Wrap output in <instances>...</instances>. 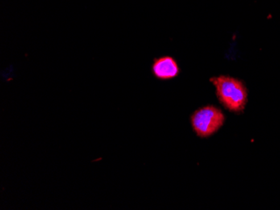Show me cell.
Masks as SVG:
<instances>
[{"mask_svg": "<svg viewBox=\"0 0 280 210\" xmlns=\"http://www.w3.org/2000/svg\"><path fill=\"white\" fill-rule=\"evenodd\" d=\"M216 87V94L220 102L230 112L244 111L248 101V90L242 80L229 76L211 78Z\"/></svg>", "mask_w": 280, "mask_h": 210, "instance_id": "1", "label": "cell"}, {"mask_svg": "<svg viewBox=\"0 0 280 210\" xmlns=\"http://www.w3.org/2000/svg\"><path fill=\"white\" fill-rule=\"evenodd\" d=\"M190 120L195 134L198 137H207L223 127L225 117L218 108L207 106L193 112Z\"/></svg>", "mask_w": 280, "mask_h": 210, "instance_id": "2", "label": "cell"}, {"mask_svg": "<svg viewBox=\"0 0 280 210\" xmlns=\"http://www.w3.org/2000/svg\"><path fill=\"white\" fill-rule=\"evenodd\" d=\"M182 69L175 57L163 55L154 58L151 65V73L154 77L161 81L172 80L179 76Z\"/></svg>", "mask_w": 280, "mask_h": 210, "instance_id": "3", "label": "cell"}]
</instances>
